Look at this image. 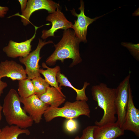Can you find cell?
<instances>
[{
  "label": "cell",
  "mask_w": 139,
  "mask_h": 139,
  "mask_svg": "<svg viewBox=\"0 0 139 139\" xmlns=\"http://www.w3.org/2000/svg\"><path fill=\"white\" fill-rule=\"evenodd\" d=\"M81 42L73 30L70 29L64 30L61 39L54 45L55 50L47 58L46 64L50 66H53L57 60L63 63L64 60L67 59H72L70 67L81 63L82 60L79 51V44Z\"/></svg>",
  "instance_id": "1"
},
{
  "label": "cell",
  "mask_w": 139,
  "mask_h": 139,
  "mask_svg": "<svg viewBox=\"0 0 139 139\" xmlns=\"http://www.w3.org/2000/svg\"><path fill=\"white\" fill-rule=\"evenodd\" d=\"M91 90L93 99L103 111L102 118L99 121H96L95 125L101 126L115 123L117 120L115 104L116 88H109L106 84L101 83L93 86Z\"/></svg>",
  "instance_id": "2"
},
{
  "label": "cell",
  "mask_w": 139,
  "mask_h": 139,
  "mask_svg": "<svg viewBox=\"0 0 139 139\" xmlns=\"http://www.w3.org/2000/svg\"><path fill=\"white\" fill-rule=\"evenodd\" d=\"M20 97L14 89L10 90L5 97L2 111L6 121L10 125L22 129L31 127L33 121L22 108Z\"/></svg>",
  "instance_id": "3"
},
{
  "label": "cell",
  "mask_w": 139,
  "mask_h": 139,
  "mask_svg": "<svg viewBox=\"0 0 139 139\" xmlns=\"http://www.w3.org/2000/svg\"><path fill=\"white\" fill-rule=\"evenodd\" d=\"M90 108L86 101L76 100L73 102L67 101L61 108L49 106L43 116L46 122H49L58 117L73 119L84 115L90 118Z\"/></svg>",
  "instance_id": "4"
},
{
  "label": "cell",
  "mask_w": 139,
  "mask_h": 139,
  "mask_svg": "<svg viewBox=\"0 0 139 139\" xmlns=\"http://www.w3.org/2000/svg\"><path fill=\"white\" fill-rule=\"evenodd\" d=\"M129 74L121 82L116 88L115 104L117 116L116 122L122 128L124 123L128 102Z\"/></svg>",
  "instance_id": "5"
},
{
  "label": "cell",
  "mask_w": 139,
  "mask_h": 139,
  "mask_svg": "<svg viewBox=\"0 0 139 139\" xmlns=\"http://www.w3.org/2000/svg\"><path fill=\"white\" fill-rule=\"evenodd\" d=\"M51 40L46 41V40L43 41L39 39V42L36 49L30 52L26 57H20V62L25 66V69L27 78L32 80L33 78L41 76L39 72L40 69L39 62L41 57L40 56V53L41 48L47 44L53 43Z\"/></svg>",
  "instance_id": "6"
},
{
  "label": "cell",
  "mask_w": 139,
  "mask_h": 139,
  "mask_svg": "<svg viewBox=\"0 0 139 139\" xmlns=\"http://www.w3.org/2000/svg\"><path fill=\"white\" fill-rule=\"evenodd\" d=\"M59 3L50 0H28L26 7L21 14L16 13L15 15L19 16L21 18V21L25 26L30 24V19L32 13L36 11L44 9L47 11L50 14L55 12L59 8Z\"/></svg>",
  "instance_id": "7"
},
{
  "label": "cell",
  "mask_w": 139,
  "mask_h": 139,
  "mask_svg": "<svg viewBox=\"0 0 139 139\" xmlns=\"http://www.w3.org/2000/svg\"><path fill=\"white\" fill-rule=\"evenodd\" d=\"M20 98L21 103L23 105V108L24 111L35 123H39L42 119V116L50 106L35 94L26 98L20 97Z\"/></svg>",
  "instance_id": "8"
},
{
  "label": "cell",
  "mask_w": 139,
  "mask_h": 139,
  "mask_svg": "<svg viewBox=\"0 0 139 139\" xmlns=\"http://www.w3.org/2000/svg\"><path fill=\"white\" fill-rule=\"evenodd\" d=\"M80 6L78 8L80 11L79 14L76 13L74 9L71 11L72 14L77 18V20L74 21L75 23L73 24L72 28L76 37L81 41L85 43L87 42L86 35L88 26L105 14L94 18H91L85 14L84 3L83 1H80Z\"/></svg>",
  "instance_id": "9"
},
{
  "label": "cell",
  "mask_w": 139,
  "mask_h": 139,
  "mask_svg": "<svg viewBox=\"0 0 139 139\" xmlns=\"http://www.w3.org/2000/svg\"><path fill=\"white\" fill-rule=\"evenodd\" d=\"M46 20L51 22L52 26L48 30H43L42 31L41 38L45 40L50 37H55L54 33L58 30L62 29L65 30L72 28L73 23L68 21L59 8H58L53 13L49 14Z\"/></svg>",
  "instance_id": "10"
},
{
  "label": "cell",
  "mask_w": 139,
  "mask_h": 139,
  "mask_svg": "<svg viewBox=\"0 0 139 139\" xmlns=\"http://www.w3.org/2000/svg\"><path fill=\"white\" fill-rule=\"evenodd\" d=\"M129 97L125 120L122 128L134 133L139 137V110L135 106L130 85L128 89Z\"/></svg>",
  "instance_id": "11"
},
{
  "label": "cell",
  "mask_w": 139,
  "mask_h": 139,
  "mask_svg": "<svg viewBox=\"0 0 139 139\" xmlns=\"http://www.w3.org/2000/svg\"><path fill=\"white\" fill-rule=\"evenodd\" d=\"M43 26L39 27L34 26L35 31L33 36L25 41L19 42L12 40H10L8 45L3 48V51L9 57L15 58L18 57H26L31 51V43L36 37L37 29Z\"/></svg>",
  "instance_id": "12"
},
{
  "label": "cell",
  "mask_w": 139,
  "mask_h": 139,
  "mask_svg": "<svg viewBox=\"0 0 139 139\" xmlns=\"http://www.w3.org/2000/svg\"><path fill=\"white\" fill-rule=\"evenodd\" d=\"M7 77L13 81L21 80L27 78L23 66L13 60H6L0 63V78Z\"/></svg>",
  "instance_id": "13"
},
{
  "label": "cell",
  "mask_w": 139,
  "mask_h": 139,
  "mask_svg": "<svg viewBox=\"0 0 139 139\" xmlns=\"http://www.w3.org/2000/svg\"><path fill=\"white\" fill-rule=\"evenodd\" d=\"M124 133V131L116 122L101 126L96 125L93 135L94 139H115Z\"/></svg>",
  "instance_id": "14"
},
{
  "label": "cell",
  "mask_w": 139,
  "mask_h": 139,
  "mask_svg": "<svg viewBox=\"0 0 139 139\" xmlns=\"http://www.w3.org/2000/svg\"><path fill=\"white\" fill-rule=\"evenodd\" d=\"M43 102L53 107H58L66 100L62 92L56 88L49 86L46 92L39 97Z\"/></svg>",
  "instance_id": "15"
},
{
  "label": "cell",
  "mask_w": 139,
  "mask_h": 139,
  "mask_svg": "<svg viewBox=\"0 0 139 139\" xmlns=\"http://www.w3.org/2000/svg\"><path fill=\"white\" fill-rule=\"evenodd\" d=\"M58 83H59V87L62 89V86L69 87L74 90L76 92L77 96L76 98V100L84 101H87L88 98L85 93V90L87 86L89 85V83L87 82H84L82 88L80 89H77L73 86L67 77L59 71L57 73L56 76Z\"/></svg>",
  "instance_id": "16"
},
{
  "label": "cell",
  "mask_w": 139,
  "mask_h": 139,
  "mask_svg": "<svg viewBox=\"0 0 139 139\" xmlns=\"http://www.w3.org/2000/svg\"><path fill=\"white\" fill-rule=\"evenodd\" d=\"M42 66L43 68H46V70L40 68V73L43 75L45 79L49 85L56 88L60 91L62 92L61 89L58 86V83L57 82L56 78L57 73L60 71V67L57 65L53 68H50L48 67L45 63H42Z\"/></svg>",
  "instance_id": "17"
},
{
  "label": "cell",
  "mask_w": 139,
  "mask_h": 139,
  "mask_svg": "<svg viewBox=\"0 0 139 139\" xmlns=\"http://www.w3.org/2000/svg\"><path fill=\"white\" fill-rule=\"evenodd\" d=\"M30 133V131L27 129H22L13 125L6 126L1 129L0 139H18L21 134L29 135Z\"/></svg>",
  "instance_id": "18"
},
{
  "label": "cell",
  "mask_w": 139,
  "mask_h": 139,
  "mask_svg": "<svg viewBox=\"0 0 139 139\" xmlns=\"http://www.w3.org/2000/svg\"><path fill=\"white\" fill-rule=\"evenodd\" d=\"M18 91L19 96L22 98H27L34 94L32 80L27 78L19 81Z\"/></svg>",
  "instance_id": "19"
},
{
  "label": "cell",
  "mask_w": 139,
  "mask_h": 139,
  "mask_svg": "<svg viewBox=\"0 0 139 139\" xmlns=\"http://www.w3.org/2000/svg\"><path fill=\"white\" fill-rule=\"evenodd\" d=\"M34 90V94L38 97L45 93L49 85L41 76L35 77L32 80Z\"/></svg>",
  "instance_id": "20"
},
{
  "label": "cell",
  "mask_w": 139,
  "mask_h": 139,
  "mask_svg": "<svg viewBox=\"0 0 139 139\" xmlns=\"http://www.w3.org/2000/svg\"><path fill=\"white\" fill-rule=\"evenodd\" d=\"M121 45L127 48L133 56L137 61L139 60V44L122 42Z\"/></svg>",
  "instance_id": "21"
},
{
  "label": "cell",
  "mask_w": 139,
  "mask_h": 139,
  "mask_svg": "<svg viewBox=\"0 0 139 139\" xmlns=\"http://www.w3.org/2000/svg\"><path fill=\"white\" fill-rule=\"evenodd\" d=\"M96 125L89 126L84 129L82 134L79 139H94L93 136V132Z\"/></svg>",
  "instance_id": "22"
},
{
  "label": "cell",
  "mask_w": 139,
  "mask_h": 139,
  "mask_svg": "<svg viewBox=\"0 0 139 139\" xmlns=\"http://www.w3.org/2000/svg\"><path fill=\"white\" fill-rule=\"evenodd\" d=\"M66 128L69 132H72L75 131L77 127V122L72 119H70L67 121L66 124Z\"/></svg>",
  "instance_id": "23"
},
{
  "label": "cell",
  "mask_w": 139,
  "mask_h": 139,
  "mask_svg": "<svg viewBox=\"0 0 139 139\" xmlns=\"http://www.w3.org/2000/svg\"><path fill=\"white\" fill-rule=\"evenodd\" d=\"M8 10V7L0 6V18H4Z\"/></svg>",
  "instance_id": "24"
},
{
  "label": "cell",
  "mask_w": 139,
  "mask_h": 139,
  "mask_svg": "<svg viewBox=\"0 0 139 139\" xmlns=\"http://www.w3.org/2000/svg\"><path fill=\"white\" fill-rule=\"evenodd\" d=\"M1 79L0 78V97L3 93L4 90L8 86L7 83L2 81Z\"/></svg>",
  "instance_id": "25"
},
{
  "label": "cell",
  "mask_w": 139,
  "mask_h": 139,
  "mask_svg": "<svg viewBox=\"0 0 139 139\" xmlns=\"http://www.w3.org/2000/svg\"><path fill=\"white\" fill-rule=\"evenodd\" d=\"M18 1L20 4L21 12L22 13L25 10L28 1L27 0H19Z\"/></svg>",
  "instance_id": "26"
},
{
  "label": "cell",
  "mask_w": 139,
  "mask_h": 139,
  "mask_svg": "<svg viewBox=\"0 0 139 139\" xmlns=\"http://www.w3.org/2000/svg\"><path fill=\"white\" fill-rule=\"evenodd\" d=\"M2 106H1L0 102V121L2 118Z\"/></svg>",
  "instance_id": "27"
},
{
  "label": "cell",
  "mask_w": 139,
  "mask_h": 139,
  "mask_svg": "<svg viewBox=\"0 0 139 139\" xmlns=\"http://www.w3.org/2000/svg\"><path fill=\"white\" fill-rule=\"evenodd\" d=\"M79 137L78 136H76L74 139H79Z\"/></svg>",
  "instance_id": "28"
},
{
  "label": "cell",
  "mask_w": 139,
  "mask_h": 139,
  "mask_svg": "<svg viewBox=\"0 0 139 139\" xmlns=\"http://www.w3.org/2000/svg\"><path fill=\"white\" fill-rule=\"evenodd\" d=\"M1 131V129H0V132Z\"/></svg>",
  "instance_id": "29"
},
{
  "label": "cell",
  "mask_w": 139,
  "mask_h": 139,
  "mask_svg": "<svg viewBox=\"0 0 139 139\" xmlns=\"http://www.w3.org/2000/svg\"><path fill=\"white\" fill-rule=\"evenodd\" d=\"M22 139L20 138V139Z\"/></svg>",
  "instance_id": "30"
},
{
  "label": "cell",
  "mask_w": 139,
  "mask_h": 139,
  "mask_svg": "<svg viewBox=\"0 0 139 139\" xmlns=\"http://www.w3.org/2000/svg\"><path fill=\"white\" fill-rule=\"evenodd\" d=\"M33 139H35L34 138Z\"/></svg>",
  "instance_id": "31"
}]
</instances>
